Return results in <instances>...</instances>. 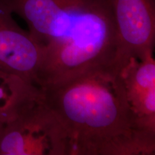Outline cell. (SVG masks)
Segmentation results:
<instances>
[{
	"label": "cell",
	"instance_id": "cell-5",
	"mask_svg": "<svg viewBox=\"0 0 155 155\" xmlns=\"http://www.w3.org/2000/svg\"><path fill=\"white\" fill-rule=\"evenodd\" d=\"M12 15L0 0V70L38 88L41 50L30 32L21 28Z\"/></svg>",
	"mask_w": 155,
	"mask_h": 155
},
{
	"label": "cell",
	"instance_id": "cell-8",
	"mask_svg": "<svg viewBox=\"0 0 155 155\" xmlns=\"http://www.w3.org/2000/svg\"><path fill=\"white\" fill-rule=\"evenodd\" d=\"M4 124L2 121H0V137H1V135H2V131H3V128H4Z\"/></svg>",
	"mask_w": 155,
	"mask_h": 155
},
{
	"label": "cell",
	"instance_id": "cell-3",
	"mask_svg": "<svg viewBox=\"0 0 155 155\" xmlns=\"http://www.w3.org/2000/svg\"><path fill=\"white\" fill-rule=\"evenodd\" d=\"M0 155H71L67 131L41 90L4 124Z\"/></svg>",
	"mask_w": 155,
	"mask_h": 155
},
{
	"label": "cell",
	"instance_id": "cell-7",
	"mask_svg": "<svg viewBox=\"0 0 155 155\" xmlns=\"http://www.w3.org/2000/svg\"><path fill=\"white\" fill-rule=\"evenodd\" d=\"M39 91V88L0 70V121H8Z\"/></svg>",
	"mask_w": 155,
	"mask_h": 155
},
{
	"label": "cell",
	"instance_id": "cell-2",
	"mask_svg": "<svg viewBox=\"0 0 155 155\" xmlns=\"http://www.w3.org/2000/svg\"><path fill=\"white\" fill-rule=\"evenodd\" d=\"M116 65L40 88L67 131L71 155H154L155 131L131 111Z\"/></svg>",
	"mask_w": 155,
	"mask_h": 155
},
{
	"label": "cell",
	"instance_id": "cell-4",
	"mask_svg": "<svg viewBox=\"0 0 155 155\" xmlns=\"http://www.w3.org/2000/svg\"><path fill=\"white\" fill-rule=\"evenodd\" d=\"M119 43V68L131 57L153 50L155 39L154 0H108Z\"/></svg>",
	"mask_w": 155,
	"mask_h": 155
},
{
	"label": "cell",
	"instance_id": "cell-1",
	"mask_svg": "<svg viewBox=\"0 0 155 155\" xmlns=\"http://www.w3.org/2000/svg\"><path fill=\"white\" fill-rule=\"evenodd\" d=\"M25 21L42 53L38 88L118 65L119 43L108 0H3Z\"/></svg>",
	"mask_w": 155,
	"mask_h": 155
},
{
	"label": "cell",
	"instance_id": "cell-6",
	"mask_svg": "<svg viewBox=\"0 0 155 155\" xmlns=\"http://www.w3.org/2000/svg\"><path fill=\"white\" fill-rule=\"evenodd\" d=\"M126 97L138 121L155 131V61L153 50L131 57L119 71Z\"/></svg>",
	"mask_w": 155,
	"mask_h": 155
}]
</instances>
